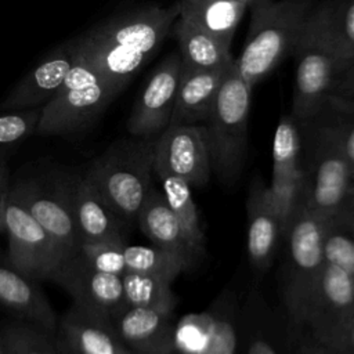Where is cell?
<instances>
[{"instance_id":"obj_1","label":"cell","mask_w":354,"mask_h":354,"mask_svg":"<svg viewBox=\"0 0 354 354\" xmlns=\"http://www.w3.org/2000/svg\"><path fill=\"white\" fill-rule=\"evenodd\" d=\"M178 18V6L148 4L115 15L75 40L77 54L118 95L158 53Z\"/></svg>"},{"instance_id":"obj_2","label":"cell","mask_w":354,"mask_h":354,"mask_svg":"<svg viewBox=\"0 0 354 354\" xmlns=\"http://www.w3.org/2000/svg\"><path fill=\"white\" fill-rule=\"evenodd\" d=\"M250 26L236 61L243 80L254 87L293 53L313 0H259L252 7Z\"/></svg>"},{"instance_id":"obj_3","label":"cell","mask_w":354,"mask_h":354,"mask_svg":"<svg viewBox=\"0 0 354 354\" xmlns=\"http://www.w3.org/2000/svg\"><path fill=\"white\" fill-rule=\"evenodd\" d=\"M313 124L304 171V207L328 220L351 203L354 176L347 160L339 126L326 106L308 122Z\"/></svg>"},{"instance_id":"obj_4","label":"cell","mask_w":354,"mask_h":354,"mask_svg":"<svg viewBox=\"0 0 354 354\" xmlns=\"http://www.w3.org/2000/svg\"><path fill=\"white\" fill-rule=\"evenodd\" d=\"M156 137L123 138L108 147L84 176L129 225L136 223L152 185Z\"/></svg>"},{"instance_id":"obj_5","label":"cell","mask_w":354,"mask_h":354,"mask_svg":"<svg viewBox=\"0 0 354 354\" xmlns=\"http://www.w3.org/2000/svg\"><path fill=\"white\" fill-rule=\"evenodd\" d=\"M292 55L296 75L290 115L299 124H306L324 109L343 71L329 32L325 1L311 10Z\"/></svg>"},{"instance_id":"obj_6","label":"cell","mask_w":354,"mask_h":354,"mask_svg":"<svg viewBox=\"0 0 354 354\" xmlns=\"http://www.w3.org/2000/svg\"><path fill=\"white\" fill-rule=\"evenodd\" d=\"M252 88L241 76L234 58L202 123L212 171L225 185H231L239 177L245 163Z\"/></svg>"},{"instance_id":"obj_7","label":"cell","mask_w":354,"mask_h":354,"mask_svg":"<svg viewBox=\"0 0 354 354\" xmlns=\"http://www.w3.org/2000/svg\"><path fill=\"white\" fill-rule=\"evenodd\" d=\"M326 220L303 205L286 235V259L282 272V299L288 318L300 329L308 297L315 288L324 266V234Z\"/></svg>"},{"instance_id":"obj_8","label":"cell","mask_w":354,"mask_h":354,"mask_svg":"<svg viewBox=\"0 0 354 354\" xmlns=\"http://www.w3.org/2000/svg\"><path fill=\"white\" fill-rule=\"evenodd\" d=\"M116 94L77 54L57 94L41 108L39 136H68L86 130L112 102Z\"/></svg>"},{"instance_id":"obj_9","label":"cell","mask_w":354,"mask_h":354,"mask_svg":"<svg viewBox=\"0 0 354 354\" xmlns=\"http://www.w3.org/2000/svg\"><path fill=\"white\" fill-rule=\"evenodd\" d=\"M4 231L8 236V261L35 281L51 279L64 254L11 192L4 199Z\"/></svg>"},{"instance_id":"obj_10","label":"cell","mask_w":354,"mask_h":354,"mask_svg":"<svg viewBox=\"0 0 354 354\" xmlns=\"http://www.w3.org/2000/svg\"><path fill=\"white\" fill-rule=\"evenodd\" d=\"M354 315V278L342 268L325 263L313 289L299 332H306L330 348Z\"/></svg>"},{"instance_id":"obj_11","label":"cell","mask_w":354,"mask_h":354,"mask_svg":"<svg viewBox=\"0 0 354 354\" xmlns=\"http://www.w3.org/2000/svg\"><path fill=\"white\" fill-rule=\"evenodd\" d=\"M51 281L72 297L75 306L109 322L127 307L122 277L93 268L77 253L61 260Z\"/></svg>"},{"instance_id":"obj_12","label":"cell","mask_w":354,"mask_h":354,"mask_svg":"<svg viewBox=\"0 0 354 354\" xmlns=\"http://www.w3.org/2000/svg\"><path fill=\"white\" fill-rule=\"evenodd\" d=\"M153 174L180 177L191 187L206 185L212 163L203 126L170 123L155 141Z\"/></svg>"},{"instance_id":"obj_13","label":"cell","mask_w":354,"mask_h":354,"mask_svg":"<svg viewBox=\"0 0 354 354\" xmlns=\"http://www.w3.org/2000/svg\"><path fill=\"white\" fill-rule=\"evenodd\" d=\"M181 71L183 59L178 51L169 54L155 68L137 97L127 120V131L130 136L142 138L158 137L169 126Z\"/></svg>"},{"instance_id":"obj_14","label":"cell","mask_w":354,"mask_h":354,"mask_svg":"<svg viewBox=\"0 0 354 354\" xmlns=\"http://www.w3.org/2000/svg\"><path fill=\"white\" fill-rule=\"evenodd\" d=\"M10 192L55 241L64 259L77 252L80 239L68 196L59 180L48 184L36 180L22 181Z\"/></svg>"},{"instance_id":"obj_15","label":"cell","mask_w":354,"mask_h":354,"mask_svg":"<svg viewBox=\"0 0 354 354\" xmlns=\"http://www.w3.org/2000/svg\"><path fill=\"white\" fill-rule=\"evenodd\" d=\"M59 181L71 205L80 245L126 242L127 224L111 209L84 174L62 176Z\"/></svg>"},{"instance_id":"obj_16","label":"cell","mask_w":354,"mask_h":354,"mask_svg":"<svg viewBox=\"0 0 354 354\" xmlns=\"http://www.w3.org/2000/svg\"><path fill=\"white\" fill-rule=\"evenodd\" d=\"M75 61V40L59 46L19 80V83L1 102L0 109L17 111L47 104L61 88Z\"/></svg>"},{"instance_id":"obj_17","label":"cell","mask_w":354,"mask_h":354,"mask_svg":"<svg viewBox=\"0 0 354 354\" xmlns=\"http://www.w3.org/2000/svg\"><path fill=\"white\" fill-rule=\"evenodd\" d=\"M112 325L130 350L141 354H174L173 313L145 307H126Z\"/></svg>"},{"instance_id":"obj_18","label":"cell","mask_w":354,"mask_h":354,"mask_svg":"<svg viewBox=\"0 0 354 354\" xmlns=\"http://www.w3.org/2000/svg\"><path fill=\"white\" fill-rule=\"evenodd\" d=\"M136 223L152 245L176 256L185 270L199 260L201 256L192 248L181 223L166 202L162 189L151 188Z\"/></svg>"},{"instance_id":"obj_19","label":"cell","mask_w":354,"mask_h":354,"mask_svg":"<svg viewBox=\"0 0 354 354\" xmlns=\"http://www.w3.org/2000/svg\"><path fill=\"white\" fill-rule=\"evenodd\" d=\"M59 337L68 354H127L112 322L77 306H72L61 319Z\"/></svg>"},{"instance_id":"obj_20","label":"cell","mask_w":354,"mask_h":354,"mask_svg":"<svg viewBox=\"0 0 354 354\" xmlns=\"http://www.w3.org/2000/svg\"><path fill=\"white\" fill-rule=\"evenodd\" d=\"M0 306L48 333L57 328L55 313L37 281L3 259H0Z\"/></svg>"},{"instance_id":"obj_21","label":"cell","mask_w":354,"mask_h":354,"mask_svg":"<svg viewBox=\"0 0 354 354\" xmlns=\"http://www.w3.org/2000/svg\"><path fill=\"white\" fill-rule=\"evenodd\" d=\"M231 64L216 69H194L183 64L170 123L202 124L212 109Z\"/></svg>"},{"instance_id":"obj_22","label":"cell","mask_w":354,"mask_h":354,"mask_svg":"<svg viewBox=\"0 0 354 354\" xmlns=\"http://www.w3.org/2000/svg\"><path fill=\"white\" fill-rule=\"evenodd\" d=\"M246 214L248 256L252 266L264 272L271 266L279 238H282L278 218L267 201L264 184H253L246 203Z\"/></svg>"},{"instance_id":"obj_23","label":"cell","mask_w":354,"mask_h":354,"mask_svg":"<svg viewBox=\"0 0 354 354\" xmlns=\"http://www.w3.org/2000/svg\"><path fill=\"white\" fill-rule=\"evenodd\" d=\"M178 44L183 64L194 69H216L234 61L230 46L201 29L191 21L178 17L171 28Z\"/></svg>"},{"instance_id":"obj_24","label":"cell","mask_w":354,"mask_h":354,"mask_svg":"<svg viewBox=\"0 0 354 354\" xmlns=\"http://www.w3.org/2000/svg\"><path fill=\"white\" fill-rule=\"evenodd\" d=\"M178 17L185 18L231 47L234 33L248 10L235 0H176Z\"/></svg>"},{"instance_id":"obj_25","label":"cell","mask_w":354,"mask_h":354,"mask_svg":"<svg viewBox=\"0 0 354 354\" xmlns=\"http://www.w3.org/2000/svg\"><path fill=\"white\" fill-rule=\"evenodd\" d=\"M209 315L205 342L195 354H241V315L232 295H221L209 310Z\"/></svg>"},{"instance_id":"obj_26","label":"cell","mask_w":354,"mask_h":354,"mask_svg":"<svg viewBox=\"0 0 354 354\" xmlns=\"http://www.w3.org/2000/svg\"><path fill=\"white\" fill-rule=\"evenodd\" d=\"M271 181H283L303 173L301 136L299 123L292 115L279 118L271 149Z\"/></svg>"},{"instance_id":"obj_27","label":"cell","mask_w":354,"mask_h":354,"mask_svg":"<svg viewBox=\"0 0 354 354\" xmlns=\"http://www.w3.org/2000/svg\"><path fill=\"white\" fill-rule=\"evenodd\" d=\"M158 178L166 202L181 223L192 248L199 256H202L205 249V234L201 227L198 209L191 192L192 187L176 176H160Z\"/></svg>"},{"instance_id":"obj_28","label":"cell","mask_w":354,"mask_h":354,"mask_svg":"<svg viewBox=\"0 0 354 354\" xmlns=\"http://www.w3.org/2000/svg\"><path fill=\"white\" fill-rule=\"evenodd\" d=\"M324 257L354 278V203L326 220Z\"/></svg>"},{"instance_id":"obj_29","label":"cell","mask_w":354,"mask_h":354,"mask_svg":"<svg viewBox=\"0 0 354 354\" xmlns=\"http://www.w3.org/2000/svg\"><path fill=\"white\" fill-rule=\"evenodd\" d=\"M122 282L127 307H145L173 313L176 299L170 282L137 272H124Z\"/></svg>"},{"instance_id":"obj_30","label":"cell","mask_w":354,"mask_h":354,"mask_svg":"<svg viewBox=\"0 0 354 354\" xmlns=\"http://www.w3.org/2000/svg\"><path fill=\"white\" fill-rule=\"evenodd\" d=\"M123 257L126 272L147 274L173 282L178 274L185 271L184 264L169 252L155 245H124Z\"/></svg>"},{"instance_id":"obj_31","label":"cell","mask_w":354,"mask_h":354,"mask_svg":"<svg viewBox=\"0 0 354 354\" xmlns=\"http://www.w3.org/2000/svg\"><path fill=\"white\" fill-rule=\"evenodd\" d=\"M267 201L275 213L282 238L304 205V171L283 181H271L266 185Z\"/></svg>"},{"instance_id":"obj_32","label":"cell","mask_w":354,"mask_h":354,"mask_svg":"<svg viewBox=\"0 0 354 354\" xmlns=\"http://www.w3.org/2000/svg\"><path fill=\"white\" fill-rule=\"evenodd\" d=\"M325 4L329 32L344 71L354 58V0H325Z\"/></svg>"},{"instance_id":"obj_33","label":"cell","mask_w":354,"mask_h":354,"mask_svg":"<svg viewBox=\"0 0 354 354\" xmlns=\"http://www.w3.org/2000/svg\"><path fill=\"white\" fill-rule=\"evenodd\" d=\"M33 326V325H32ZM30 325H10L1 333L6 354H61L58 347L46 336L44 329Z\"/></svg>"},{"instance_id":"obj_34","label":"cell","mask_w":354,"mask_h":354,"mask_svg":"<svg viewBox=\"0 0 354 354\" xmlns=\"http://www.w3.org/2000/svg\"><path fill=\"white\" fill-rule=\"evenodd\" d=\"M249 314V313H248ZM250 319L241 318L242 354H285L282 343L278 342L270 326H264L259 310L250 311Z\"/></svg>"},{"instance_id":"obj_35","label":"cell","mask_w":354,"mask_h":354,"mask_svg":"<svg viewBox=\"0 0 354 354\" xmlns=\"http://www.w3.org/2000/svg\"><path fill=\"white\" fill-rule=\"evenodd\" d=\"M124 245L126 242L82 243L76 253L93 268L122 277L126 272L123 257Z\"/></svg>"},{"instance_id":"obj_36","label":"cell","mask_w":354,"mask_h":354,"mask_svg":"<svg viewBox=\"0 0 354 354\" xmlns=\"http://www.w3.org/2000/svg\"><path fill=\"white\" fill-rule=\"evenodd\" d=\"M41 108L0 113V148H10L36 133Z\"/></svg>"},{"instance_id":"obj_37","label":"cell","mask_w":354,"mask_h":354,"mask_svg":"<svg viewBox=\"0 0 354 354\" xmlns=\"http://www.w3.org/2000/svg\"><path fill=\"white\" fill-rule=\"evenodd\" d=\"M209 322L210 315L206 311L205 314L187 315L178 325L176 324L174 350L183 354H195L205 342Z\"/></svg>"},{"instance_id":"obj_38","label":"cell","mask_w":354,"mask_h":354,"mask_svg":"<svg viewBox=\"0 0 354 354\" xmlns=\"http://www.w3.org/2000/svg\"><path fill=\"white\" fill-rule=\"evenodd\" d=\"M325 106L329 109L339 126L343 148L354 176V97L344 98L330 95Z\"/></svg>"},{"instance_id":"obj_39","label":"cell","mask_w":354,"mask_h":354,"mask_svg":"<svg viewBox=\"0 0 354 354\" xmlns=\"http://www.w3.org/2000/svg\"><path fill=\"white\" fill-rule=\"evenodd\" d=\"M330 95L350 98L354 97V58L347 64L344 71L337 77Z\"/></svg>"},{"instance_id":"obj_40","label":"cell","mask_w":354,"mask_h":354,"mask_svg":"<svg viewBox=\"0 0 354 354\" xmlns=\"http://www.w3.org/2000/svg\"><path fill=\"white\" fill-rule=\"evenodd\" d=\"M329 350L332 354H354V315L348 319Z\"/></svg>"},{"instance_id":"obj_41","label":"cell","mask_w":354,"mask_h":354,"mask_svg":"<svg viewBox=\"0 0 354 354\" xmlns=\"http://www.w3.org/2000/svg\"><path fill=\"white\" fill-rule=\"evenodd\" d=\"M295 354H332V351L314 340L306 332H300V339L296 346Z\"/></svg>"},{"instance_id":"obj_42","label":"cell","mask_w":354,"mask_h":354,"mask_svg":"<svg viewBox=\"0 0 354 354\" xmlns=\"http://www.w3.org/2000/svg\"><path fill=\"white\" fill-rule=\"evenodd\" d=\"M7 191L0 189V232L4 231V199H6Z\"/></svg>"},{"instance_id":"obj_43","label":"cell","mask_w":354,"mask_h":354,"mask_svg":"<svg viewBox=\"0 0 354 354\" xmlns=\"http://www.w3.org/2000/svg\"><path fill=\"white\" fill-rule=\"evenodd\" d=\"M7 177H8L7 169H6L4 163L0 160V189H1V191H6V187H7Z\"/></svg>"},{"instance_id":"obj_44","label":"cell","mask_w":354,"mask_h":354,"mask_svg":"<svg viewBox=\"0 0 354 354\" xmlns=\"http://www.w3.org/2000/svg\"><path fill=\"white\" fill-rule=\"evenodd\" d=\"M235 1H239V3H242V4H245L248 8L249 7H252L256 1H259V0H235Z\"/></svg>"},{"instance_id":"obj_45","label":"cell","mask_w":354,"mask_h":354,"mask_svg":"<svg viewBox=\"0 0 354 354\" xmlns=\"http://www.w3.org/2000/svg\"><path fill=\"white\" fill-rule=\"evenodd\" d=\"M0 354H6V353H4V346H3V342H1V337H0Z\"/></svg>"},{"instance_id":"obj_46","label":"cell","mask_w":354,"mask_h":354,"mask_svg":"<svg viewBox=\"0 0 354 354\" xmlns=\"http://www.w3.org/2000/svg\"><path fill=\"white\" fill-rule=\"evenodd\" d=\"M127 354H141V353H136V351H130V350H129Z\"/></svg>"},{"instance_id":"obj_47","label":"cell","mask_w":354,"mask_h":354,"mask_svg":"<svg viewBox=\"0 0 354 354\" xmlns=\"http://www.w3.org/2000/svg\"><path fill=\"white\" fill-rule=\"evenodd\" d=\"M353 199H354V188H353Z\"/></svg>"}]
</instances>
